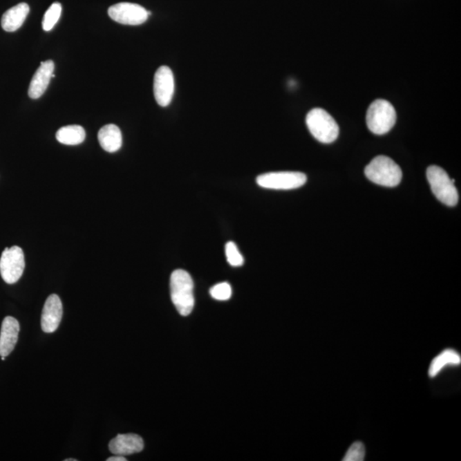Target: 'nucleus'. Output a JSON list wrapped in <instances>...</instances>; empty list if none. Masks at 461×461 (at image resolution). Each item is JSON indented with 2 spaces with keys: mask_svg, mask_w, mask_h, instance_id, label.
<instances>
[{
  "mask_svg": "<svg viewBox=\"0 0 461 461\" xmlns=\"http://www.w3.org/2000/svg\"><path fill=\"white\" fill-rule=\"evenodd\" d=\"M154 96L156 101L162 107L171 103L174 93L173 74L168 66H161L154 76Z\"/></svg>",
  "mask_w": 461,
  "mask_h": 461,
  "instance_id": "obj_9",
  "label": "nucleus"
},
{
  "mask_svg": "<svg viewBox=\"0 0 461 461\" xmlns=\"http://www.w3.org/2000/svg\"><path fill=\"white\" fill-rule=\"evenodd\" d=\"M194 281L187 271L178 270L170 278V293L176 310L182 317H187L194 310L195 299Z\"/></svg>",
  "mask_w": 461,
  "mask_h": 461,
  "instance_id": "obj_1",
  "label": "nucleus"
},
{
  "mask_svg": "<svg viewBox=\"0 0 461 461\" xmlns=\"http://www.w3.org/2000/svg\"><path fill=\"white\" fill-rule=\"evenodd\" d=\"M24 253L19 246L6 248L0 258V274L3 281L9 285L17 283L23 274Z\"/></svg>",
  "mask_w": 461,
  "mask_h": 461,
  "instance_id": "obj_6",
  "label": "nucleus"
},
{
  "mask_svg": "<svg viewBox=\"0 0 461 461\" xmlns=\"http://www.w3.org/2000/svg\"><path fill=\"white\" fill-rule=\"evenodd\" d=\"M20 331L19 322L17 319L7 317L3 319L0 332V355L8 357L12 353L18 340Z\"/></svg>",
  "mask_w": 461,
  "mask_h": 461,
  "instance_id": "obj_13",
  "label": "nucleus"
},
{
  "mask_svg": "<svg viewBox=\"0 0 461 461\" xmlns=\"http://www.w3.org/2000/svg\"><path fill=\"white\" fill-rule=\"evenodd\" d=\"M56 138L58 142L66 145H77L86 139V132L82 126L70 125L63 126L57 131Z\"/></svg>",
  "mask_w": 461,
  "mask_h": 461,
  "instance_id": "obj_17",
  "label": "nucleus"
},
{
  "mask_svg": "<svg viewBox=\"0 0 461 461\" xmlns=\"http://www.w3.org/2000/svg\"><path fill=\"white\" fill-rule=\"evenodd\" d=\"M62 6L60 3H54L49 7L44 16L42 27L45 31H50L55 26L61 17Z\"/></svg>",
  "mask_w": 461,
  "mask_h": 461,
  "instance_id": "obj_18",
  "label": "nucleus"
},
{
  "mask_svg": "<svg viewBox=\"0 0 461 461\" xmlns=\"http://www.w3.org/2000/svg\"><path fill=\"white\" fill-rule=\"evenodd\" d=\"M397 122V112L389 101L377 100L370 105L366 113V124L373 133L383 135Z\"/></svg>",
  "mask_w": 461,
  "mask_h": 461,
  "instance_id": "obj_4",
  "label": "nucleus"
},
{
  "mask_svg": "<svg viewBox=\"0 0 461 461\" xmlns=\"http://www.w3.org/2000/svg\"><path fill=\"white\" fill-rule=\"evenodd\" d=\"M109 449L114 455L125 457L142 451L144 441L137 434H119L110 442Z\"/></svg>",
  "mask_w": 461,
  "mask_h": 461,
  "instance_id": "obj_11",
  "label": "nucleus"
},
{
  "mask_svg": "<svg viewBox=\"0 0 461 461\" xmlns=\"http://www.w3.org/2000/svg\"><path fill=\"white\" fill-rule=\"evenodd\" d=\"M366 178L379 186L395 187L400 184L402 172L393 160L386 156H379L365 169Z\"/></svg>",
  "mask_w": 461,
  "mask_h": 461,
  "instance_id": "obj_2",
  "label": "nucleus"
},
{
  "mask_svg": "<svg viewBox=\"0 0 461 461\" xmlns=\"http://www.w3.org/2000/svg\"><path fill=\"white\" fill-rule=\"evenodd\" d=\"M54 68H55V65H54L53 61L42 62L41 67L35 72L30 85H29L28 96L31 99H39L46 92L50 79L53 78Z\"/></svg>",
  "mask_w": 461,
  "mask_h": 461,
  "instance_id": "obj_12",
  "label": "nucleus"
},
{
  "mask_svg": "<svg viewBox=\"0 0 461 461\" xmlns=\"http://www.w3.org/2000/svg\"><path fill=\"white\" fill-rule=\"evenodd\" d=\"M97 139H99L101 147L110 153L119 151L122 145L121 130L114 124L104 126L97 134Z\"/></svg>",
  "mask_w": 461,
  "mask_h": 461,
  "instance_id": "obj_15",
  "label": "nucleus"
},
{
  "mask_svg": "<svg viewBox=\"0 0 461 461\" xmlns=\"http://www.w3.org/2000/svg\"><path fill=\"white\" fill-rule=\"evenodd\" d=\"M226 256L228 263L232 267H241L244 264V257L234 242H228L226 245Z\"/></svg>",
  "mask_w": 461,
  "mask_h": 461,
  "instance_id": "obj_19",
  "label": "nucleus"
},
{
  "mask_svg": "<svg viewBox=\"0 0 461 461\" xmlns=\"http://www.w3.org/2000/svg\"><path fill=\"white\" fill-rule=\"evenodd\" d=\"M461 363L460 355L458 352L450 350H445L435 357L431 361L429 371L430 377H437L442 370L449 366H460Z\"/></svg>",
  "mask_w": 461,
  "mask_h": 461,
  "instance_id": "obj_16",
  "label": "nucleus"
},
{
  "mask_svg": "<svg viewBox=\"0 0 461 461\" xmlns=\"http://www.w3.org/2000/svg\"><path fill=\"white\" fill-rule=\"evenodd\" d=\"M306 181V174L300 172L267 173L256 178L258 186L273 190H292L303 187Z\"/></svg>",
  "mask_w": 461,
  "mask_h": 461,
  "instance_id": "obj_7",
  "label": "nucleus"
},
{
  "mask_svg": "<svg viewBox=\"0 0 461 461\" xmlns=\"http://www.w3.org/2000/svg\"><path fill=\"white\" fill-rule=\"evenodd\" d=\"M65 461H77V460H75V459H67V460H65Z\"/></svg>",
  "mask_w": 461,
  "mask_h": 461,
  "instance_id": "obj_23",
  "label": "nucleus"
},
{
  "mask_svg": "<svg viewBox=\"0 0 461 461\" xmlns=\"http://www.w3.org/2000/svg\"><path fill=\"white\" fill-rule=\"evenodd\" d=\"M426 177L431 191L439 201L449 207L458 203V191L444 169L438 166H431L427 169Z\"/></svg>",
  "mask_w": 461,
  "mask_h": 461,
  "instance_id": "obj_5",
  "label": "nucleus"
},
{
  "mask_svg": "<svg viewBox=\"0 0 461 461\" xmlns=\"http://www.w3.org/2000/svg\"><path fill=\"white\" fill-rule=\"evenodd\" d=\"M108 14L116 23L136 26L145 23L151 13L137 3L123 2L111 6Z\"/></svg>",
  "mask_w": 461,
  "mask_h": 461,
  "instance_id": "obj_8",
  "label": "nucleus"
},
{
  "mask_svg": "<svg viewBox=\"0 0 461 461\" xmlns=\"http://www.w3.org/2000/svg\"><path fill=\"white\" fill-rule=\"evenodd\" d=\"M366 449L361 442H355L348 449L344 461H363L365 459Z\"/></svg>",
  "mask_w": 461,
  "mask_h": 461,
  "instance_id": "obj_20",
  "label": "nucleus"
},
{
  "mask_svg": "<svg viewBox=\"0 0 461 461\" xmlns=\"http://www.w3.org/2000/svg\"><path fill=\"white\" fill-rule=\"evenodd\" d=\"M308 130L319 142L330 144L339 137V126L328 111L315 108L308 112L306 117Z\"/></svg>",
  "mask_w": 461,
  "mask_h": 461,
  "instance_id": "obj_3",
  "label": "nucleus"
},
{
  "mask_svg": "<svg viewBox=\"0 0 461 461\" xmlns=\"http://www.w3.org/2000/svg\"><path fill=\"white\" fill-rule=\"evenodd\" d=\"M210 295L218 301L229 300L232 297V288L227 282L220 283L210 289Z\"/></svg>",
  "mask_w": 461,
  "mask_h": 461,
  "instance_id": "obj_21",
  "label": "nucleus"
},
{
  "mask_svg": "<svg viewBox=\"0 0 461 461\" xmlns=\"http://www.w3.org/2000/svg\"><path fill=\"white\" fill-rule=\"evenodd\" d=\"M63 318V304L60 297L52 294L44 305L41 314V328L44 332L53 333L57 331Z\"/></svg>",
  "mask_w": 461,
  "mask_h": 461,
  "instance_id": "obj_10",
  "label": "nucleus"
},
{
  "mask_svg": "<svg viewBox=\"0 0 461 461\" xmlns=\"http://www.w3.org/2000/svg\"><path fill=\"white\" fill-rule=\"evenodd\" d=\"M29 6L26 3H20L9 9L3 15L1 26L6 32H15L19 29L26 20L29 13Z\"/></svg>",
  "mask_w": 461,
  "mask_h": 461,
  "instance_id": "obj_14",
  "label": "nucleus"
},
{
  "mask_svg": "<svg viewBox=\"0 0 461 461\" xmlns=\"http://www.w3.org/2000/svg\"><path fill=\"white\" fill-rule=\"evenodd\" d=\"M124 456H121V455H114L112 457H110V458L107 459V461H126Z\"/></svg>",
  "mask_w": 461,
  "mask_h": 461,
  "instance_id": "obj_22",
  "label": "nucleus"
}]
</instances>
